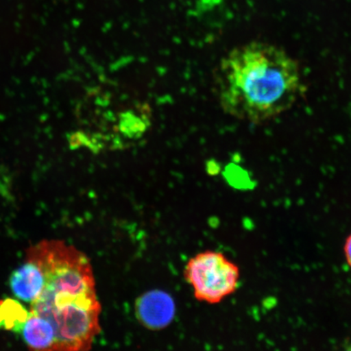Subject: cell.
<instances>
[{
  "label": "cell",
  "instance_id": "6da1fadb",
  "mask_svg": "<svg viewBox=\"0 0 351 351\" xmlns=\"http://www.w3.org/2000/svg\"><path fill=\"white\" fill-rule=\"evenodd\" d=\"M223 111L261 125L288 111L304 91L300 66L283 48L254 41L236 47L214 71Z\"/></svg>",
  "mask_w": 351,
  "mask_h": 351
},
{
  "label": "cell",
  "instance_id": "7a4b0ae2",
  "mask_svg": "<svg viewBox=\"0 0 351 351\" xmlns=\"http://www.w3.org/2000/svg\"><path fill=\"white\" fill-rule=\"evenodd\" d=\"M79 129L68 136L69 148L94 154L124 151L137 145L151 130L150 104L117 84L91 87L77 105Z\"/></svg>",
  "mask_w": 351,
  "mask_h": 351
},
{
  "label": "cell",
  "instance_id": "3957f363",
  "mask_svg": "<svg viewBox=\"0 0 351 351\" xmlns=\"http://www.w3.org/2000/svg\"><path fill=\"white\" fill-rule=\"evenodd\" d=\"M45 285L29 313L54 328L101 313L89 258L75 247H58L39 262Z\"/></svg>",
  "mask_w": 351,
  "mask_h": 351
},
{
  "label": "cell",
  "instance_id": "277c9868",
  "mask_svg": "<svg viewBox=\"0 0 351 351\" xmlns=\"http://www.w3.org/2000/svg\"><path fill=\"white\" fill-rule=\"evenodd\" d=\"M184 276L197 300L217 304L237 291L241 274L223 253L206 251L189 261Z\"/></svg>",
  "mask_w": 351,
  "mask_h": 351
},
{
  "label": "cell",
  "instance_id": "5b68a950",
  "mask_svg": "<svg viewBox=\"0 0 351 351\" xmlns=\"http://www.w3.org/2000/svg\"><path fill=\"white\" fill-rule=\"evenodd\" d=\"M135 309L138 322L151 330H161L168 327L176 315L173 298L159 289L140 296L136 301Z\"/></svg>",
  "mask_w": 351,
  "mask_h": 351
},
{
  "label": "cell",
  "instance_id": "8992f818",
  "mask_svg": "<svg viewBox=\"0 0 351 351\" xmlns=\"http://www.w3.org/2000/svg\"><path fill=\"white\" fill-rule=\"evenodd\" d=\"M10 285L13 295L19 300L32 304L40 295L45 278L38 263L26 258L24 265L13 271Z\"/></svg>",
  "mask_w": 351,
  "mask_h": 351
},
{
  "label": "cell",
  "instance_id": "52a82bcc",
  "mask_svg": "<svg viewBox=\"0 0 351 351\" xmlns=\"http://www.w3.org/2000/svg\"><path fill=\"white\" fill-rule=\"evenodd\" d=\"M26 345L34 350H54L53 329L46 320L29 313L20 332Z\"/></svg>",
  "mask_w": 351,
  "mask_h": 351
},
{
  "label": "cell",
  "instance_id": "ba28073f",
  "mask_svg": "<svg viewBox=\"0 0 351 351\" xmlns=\"http://www.w3.org/2000/svg\"><path fill=\"white\" fill-rule=\"evenodd\" d=\"M29 315V311L19 301L8 298L0 302V328L20 332Z\"/></svg>",
  "mask_w": 351,
  "mask_h": 351
},
{
  "label": "cell",
  "instance_id": "9c48e42d",
  "mask_svg": "<svg viewBox=\"0 0 351 351\" xmlns=\"http://www.w3.org/2000/svg\"><path fill=\"white\" fill-rule=\"evenodd\" d=\"M343 249L346 263L351 269V234L346 238Z\"/></svg>",
  "mask_w": 351,
  "mask_h": 351
},
{
  "label": "cell",
  "instance_id": "30bf717a",
  "mask_svg": "<svg viewBox=\"0 0 351 351\" xmlns=\"http://www.w3.org/2000/svg\"><path fill=\"white\" fill-rule=\"evenodd\" d=\"M344 348L346 350H351V337H348V339L345 341Z\"/></svg>",
  "mask_w": 351,
  "mask_h": 351
}]
</instances>
